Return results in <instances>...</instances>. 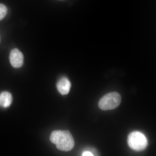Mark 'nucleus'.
<instances>
[{
  "label": "nucleus",
  "instance_id": "nucleus-1",
  "mask_svg": "<svg viewBox=\"0 0 156 156\" xmlns=\"http://www.w3.org/2000/svg\"><path fill=\"white\" fill-rule=\"evenodd\" d=\"M50 141L56 145L59 150L68 151L72 150L75 145L74 140L68 131H54L50 136Z\"/></svg>",
  "mask_w": 156,
  "mask_h": 156
},
{
  "label": "nucleus",
  "instance_id": "nucleus-2",
  "mask_svg": "<svg viewBox=\"0 0 156 156\" xmlns=\"http://www.w3.org/2000/svg\"><path fill=\"white\" fill-rule=\"evenodd\" d=\"M128 143L129 147L137 151L144 150L148 145L146 136L137 131H133L128 135Z\"/></svg>",
  "mask_w": 156,
  "mask_h": 156
},
{
  "label": "nucleus",
  "instance_id": "nucleus-3",
  "mask_svg": "<svg viewBox=\"0 0 156 156\" xmlns=\"http://www.w3.org/2000/svg\"><path fill=\"white\" fill-rule=\"evenodd\" d=\"M121 102V96L119 93L112 92L103 96L98 102V107L102 110L107 111L116 108Z\"/></svg>",
  "mask_w": 156,
  "mask_h": 156
},
{
  "label": "nucleus",
  "instance_id": "nucleus-4",
  "mask_svg": "<svg viewBox=\"0 0 156 156\" xmlns=\"http://www.w3.org/2000/svg\"><path fill=\"white\" fill-rule=\"evenodd\" d=\"M9 59L10 63L13 67L19 68L23 65L24 56L18 49H14L11 51Z\"/></svg>",
  "mask_w": 156,
  "mask_h": 156
},
{
  "label": "nucleus",
  "instance_id": "nucleus-5",
  "mask_svg": "<svg viewBox=\"0 0 156 156\" xmlns=\"http://www.w3.org/2000/svg\"><path fill=\"white\" fill-rule=\"evenodd\" d=\"M56 87L58 92L62 95H66L69 93L71 84L67 78L62 77L58 80Z\"/></svg>",
  "mask_w": 156,
  "mask_h": 156
},
{
  "label": "nucleus",
  "instance_id": "nucleus-6",
  "mask_svg": "<svg viewBox=\"0 0 156 156\" xmlns=\"http://www.w3.org/2000/svg\"><path fill=\"white\" fill-rule=\"evenodd\" d=\"M12 96L10 92H3L0 94V106L7 108L12 103Z\"/></svg>",
  "mask_w": 156,
  "mask_h": 156
},
{
  "label": "nucleus",
  "instance_id": "nucleus-7",
  "mask_svg": "<svg viewBox=\"0 0 156 156\" xmlns=\"http://www.w3.org/2000/svg\"><path fill=\"white\" fill-rule=\"evenodd\" d=\"M8 13V9L4 4L0 3V21L4 19Z\"/></svg>",
  "mask_w": 156,
  "mask_h": 156
},
{
  "label": "nucleus",
  "instance_id": "nucleus-8",
  "mask_svg": "<svg viewBox=\"0 0 156 156\" xmlns=\"http://www.w3.org/2000/svg\"><path fill=\"white\" fill-rule=\"evenodd\" d=\"M82 156H93V154L91 152L89 151H84V152L82 154Z\"/></svg>",
  "mask_w": 156,
  "mask_h": 156
},
{
  "label": "nucleus",
  "instance_id": "nucleus-9",
  "mask_svg": "<svg viewBox=\"0 0 156 156\" xmlns=\"http://www.w3.org/2000/svg\"><path fill=\"white\" fill-rule=\"evenodd\" d=\"M0 42H1V37H0Z\"/></svg>",
  "mask_w": 156,
  "mask_h": 156
}]
</instances>
